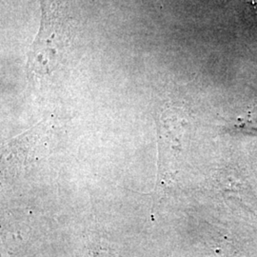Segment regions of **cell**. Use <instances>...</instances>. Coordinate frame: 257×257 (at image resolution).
I'll return each instance as SVG.
<instances>
[{"label":"cell","instance_id":"cell-1","mask_svg":"<svg viewBox=\"0 0 257 257\" xmlns=\"http://www.w3.org/2000/svg\"><path fill=\"white\" fill-rule=\"evenodd\" d=\"M40 1V29L28 53V74L33 77L51 74L65 44L59 17L46 0Z\"/></svg>","mask_w":257,"mask_h":257}]
</instances>
